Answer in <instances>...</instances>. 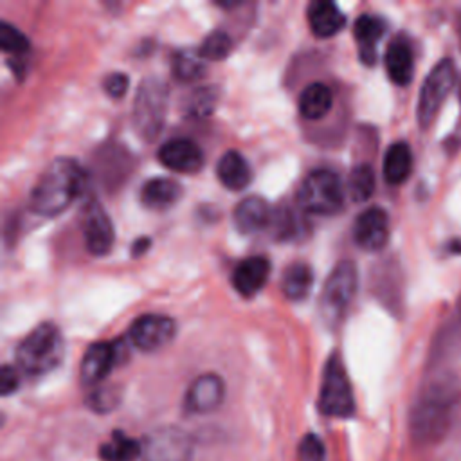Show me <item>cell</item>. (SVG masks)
I'll use <instances>...</instances> for the list:
<instances>
[{
    "instance_id": "obj_27",
    "label": "cell",
    "mask_w": 461,
    "mask_h": 461,
    "mask_svg": "<svg viewBox=\"0 0 461 461\" xmlns=\"http://www.w3.org/2000/svg\"><path fill=\"white\" fill-rule=\"evenodd\" d=\"M171 68L176 79L180 81H194L205 70V59L202 58L200 50L182 49L173 56Z\"/></svg>"
},
{
    "instance_id": "obj_4",
    "label": "cell",
    "mask_w": 461,
    "mask_h": 461,
    "mask_svg": "<svg viewBox=\"0 0 461 461\" xmlns=\"http://www.w3.org/2000/svg\"><path fill=\"white\" fill-rule=\"evenodd\" d=\"M295 200L304 214L331 216L339 212L344 205L342 180L331 169H312L299 184Z\"/></svg>"
},
{
    "instance_id": "obj_34",
    "label": "cell",
    "mask_w": 461,
    "mask_h": 461,
    "mask_svg": "<svg viewBox=\"0 0 461 461\" xmlns=\"http://www.w3.org/2000/svg\"><path fill=\"white\" fill-rule=\"evenodd\" d=\"M216 104V90L212 86H205L196 90L191 97H189V110L196 115H207L209 112H212Z\"/></svg>"
},
{
    "instance_id": "obj_20",
    "label": "cell",
    "mask_w": 461,
    "mask_h": 461,
    "mask_svg": "<svg viewBox=\"0 0 461 461\" xmlns=\"http://www.w3.org/2000/svg\"><path fill=\"white\" fill-rule=\"evenodd\" d=\"M216 176L223 187L230 191H241L252 180V169L249 160L236 149L225 151L216 164Z\"/></svg>"
},
{
    "instance_id": "obj_12",
    "label": "cell",
    "mask_w": 461,
    "mask_h": 461,
    "mask_svg": "<svg viewBox=\"0 0 461 461\" xmlns=\"http://www.w3.org/2000/svg\"><path fill=\"white\" fill-rule=\"evenodd\" d=\"M351 232L353 241L362 250H380L389 240V216L382 207H367L355 218Z\"/></svg>"
},
{
    "instance_id": "obj_6",
    "label": "cell",
    "mask_w": 461,
    "mask_h": 461,
    "mask_svg": "<svg viewBox=\"0 0 461 461\" xmlns=\"http://www.w3.org/2000/svg\"><path fill=\"white\" fill-rule=\"evenodd\" d=\"M167 108V86L158 77L140 81L133 101V126L146 140L160 131Z\"/></svg>"
},
{
    "instance_id": "obj_26",
    "label": "cell",
    "mask_w": 461,
    "mask_h": 461,
    "mask_svg": "<svg viewBox=\"0 0 461 461\" xmlns=\"http://www.w3.org/2000/svg\"><path fill=\"white\" fill-rule=\"evenodd\" d=\"M140 456V443L121 430H115L110 441L103 443L99 448V457L103 461H133Z\"/></svg>"
},
{
    "instance_id": "obj_23",
    "label": "cell",
    "mask_w": 461,
    "mask_h": 461,
    "mask_svg": "<svg viewBox=\"0 0 461 461\" xmlns=\"http://www.w3.org/2000/svg\"><path fill=\"white\" fill-rule=\"evenodd\" d=\"M411 169H412V151L409 144L403 140L393 142L384 155L382 171H384L385 182L391 185H400L409 178Z\"/></svg>"
},
{
    "instance_id": "obj_31",
    "label": "cell",
    "mask_w": 461,
    "mask_h": 461,
    "mask_svg": "<svg viewBox=\"0 0 461 461\" xmlns=\"http://www.w3.org/2000/svg\"><path fill=\"white\" fill-rule=\"evenodd\" d=\"M297 216L299 214L294 209H283L272 216V221H276V232L281 240H290L301 232V223Z\"/></svg>"
},
{
    "instance_id": "obj_1",
    "label": "cell",
    "mask_w": 461,
    "mask_h": 461,
    "mask_svg": "<svg viewBox=\"0 0 461 461\" xmlns=\"http://www.w3.org/2000/svg\"><path fill=\"white\" fill-rule=\"evenodd\" d=\"M85 182L86 176L77 160L68 157L54 158L32 185L29 207L40 216H56L83 193Z\"/></svg>"
},
{
    "instance_id": "obj_3",
    "label": "cell",
    "mask_w": 461,
    "mask_h": 461,
    "mask_svg": "<svg viewBox=\"0 0 461 461\" xmlns=\"http://www.w3.org/2000/svg\"><path fill=\"white\" fill-rule=\"evenodd\" d=\"M65 353L61 331L52 322L38 324L18 346L16 364L32 376H41L56 369Z\"/></svg>"
},
{
    "instance_id": "obj_9",
    "label": "cell",
    "mask_w": 461,
    "mask_h": 461,
    "mask_svg": "<svg viewBox=\"0 0 461 461\" xmlns=\"http://www.w3.org/2000/svg\"><path fill=\"white\" fill-rule=\"evenodd\" d=\"M193 439L176 427H162L149 432L140 443L144 461H191Z\"/></svg>"
},
{
    "instance_id": "obj_21",
    "label": "cell",
    "mask_w": 461,
    "mask_h": 461,
    "mask_svg": "<svg viewBox=\"0 0 461 461\" xmlns=\"http://www.w3.org/2000/svg\"><path fill=\"white\" fill-rule=\"evenodd\" d=\"M182 194L180 184L166 176H155L142 184L140 202L144 207L153 211H164L178 202Z\"/></svg>"
},
{
    "instance_id": "obj_35",
    "label": "cell",
    "mask_w": 461,
    "mask_h": 461,
    "mask_svg": "<svg viewBox=\"0 0 461 461\" xmlns=\"http://www.w3.org/2000/svg\"><path fill=\"white\" fill-rule=\"evenodd\" d=\"M103 88L110 97H122L128 90V76L122 72H112L104 77Z\"/></svg>"
},
{
    "instance_id": "obj_28",
    "label": "cell",
    "mask_w": 461,
    "mask_h": 461,
    "mask_svg": "<svg viewBox=\"0 0 461 461\" xmlns=\"http://www.w3.org/2000/svg\"><path fill=\"white\" fill-rule=\"evenodd\" d=\"M348 191L355 202H366L375 193V171L369 164H357L348 180Z\"/></svg>"
},
{
    "instance_id": "obj_24",
    "label": "cell",
    "mask_w": 461,
    "mask_h": 461,
    "mask_svg": "<svg viewBox=\"0 0 461 461\" xmlns=\"http://www.w3.org/2000/svg\"><path fill=\"white\" fill-rule=\"evenodd\" d=\"M333 104L331 90L324 83H310L299 94V112L304 119L315 121L324 117Z\"/></svg>"
},
{
    "instance_id": "obj_15",
    "label": "cell",
    "mask_w": 461,
    "mask_h": 461,
    "mask_svg": "<svg viewBox=\"0 0 461 461\" xmlns=\"http://www.w3.org/2000/svg\"><path fill=\"white\" fill-rule=\"evenodd\" d=\"M225 396V384L214 373H205L194 378L185 393V409L194 414L211 412L220 407Z\"/></svg>"
},
{
    "instance_id": "obj_32",
    "label": "cell",
    "mask_w": 461,
    "mask_h": 461,
    "mask_svg": "<svg viewBox=\"0 0 461 461\" xmlns=\"http://www.w3.org/2000/svg\"><path fill=\"white\" fill-rule=\"evenodd\" d=\"M117 402L119 393L115 391V387H97L86 398L88 407L95 412H108L117 405Z\"/></svg>"
},
{
    "instance_id": "obj_16",
    "label": "cell",
    "mask_w": 461,
    "mask_h": 461,
    "mask_svg": "<svg viewBox=\"0 0 461 461\" xmlns=\"http://www.w3.org/2000/svg\"><path fill=\"white\" fill-rule=\"evenodd\" d=\"M270 276V261L265 256H249L241 259L230 276L234 290L243 295L250 297L258 294Z\"/></svg>"
},
{
    "instance_id": "obj_5",
    "label": "cell",
    "mask_w": 461,
    "mask_h": 461,
    "mask_svg": "<svg viewBox=\"0 0 461 461\" xmlns=\"http://www.w3.org/2000/svg\"><path fill=\"white\" fill-rule=\"evenodd\" d=\"M357 265L349 259L339 261L326 277L319 299V315L328 328L339 326L357 294Z\"/></svg>"
},
{
    "instance_id": "obj_13",
    "label": "cell",
    "mask_w": 461,
    "mask_h": 461,
    "mask_svg": "<svg viewBox=\"0 0 461 461\" xmlns=\"http://www.w3.org/2000/svg\"><path fill=\"white\" fill-rule=\"evenodd\" d=\"M121 342L97 340L85 351L79 366V376L85 385H95L103 382L119 360Z\"/></svg>"
},
{
    "instance_id": "obj_29",
    "label": "cell",
    "mask_w": 461,
    "mask_h": 461,
    "mask_svg": "<svg viewBox=\"0 0 461 461\" xmlns=\"http://www.w3.org/2000/svg\"><path fill=\"white\" fill-rule=\"evenodd\" d=\"M198 50L203 59H211V61L225 59L232 50V38L225 31H212L211 34L205 36Z\"/></svg>"
},
{
    "instance_id": "obj_30",
    "label": "cell",
    "mask_w": 461,
    "mask_h": 461,
    "mask_svg": "<svg viewBox=\"0 0 461 461\" xmlns=\"http://www.w3.org/2000/svg\"><path fill=\"white\" fill-rule=\"evenodd\" d=\"M0 47L11 56H22L29 50L27 36L9 22L0 23Z\"/></svg>"
},
{
    "instance_id": "obj_17",
    "label": "cell",
    "mask_w": 461,
    "mask_h": 461,
    "mask_svg": "<svg viewBox=\"0 0 461 461\" xmlns=\"http://www.w3.org/2000/svg\"><path fill=\"white\" fill-rule=\"evenodd\" d=\"M272 216L274 212L263 198L247 196L236 205L232 220H234V227L241 234H254L263 230L267 225H270Z\"/></svg>"
},
{
    "instance_id": "obj_19",
    "label": "cell",
    "mask_w": 461,
    "mask_h": 461,
    "mask_svg": "<svg viewBox=\"0 0 461 461\" xmlns=\"http://www.w3.org/2000/svg\"><path fill=\"white\" fill-rule=\"evenodd\" d=\"M384 61H385L387 76L391 77L393 83L405 86L412 81L414 56H412V49L407 40L394 38L385 50Z\"/></svg>"
},
{
    "instance_id": "obj_10",
    "label": "cell",
    "mask_w": 461,
    "mask_h": 461,
    "mask_svg": "<svg viewBox=\"0 0 461 461\" xmlns=\"http://www.w3.org/2000/svg\"><path fill=\"white\" fill-rule=\"evenodd\" d=\"M79 227L85 240V245L90 254L104 256L110 252L113 245V225L104 211V207L97 202L95 196H88L79 211Z\"/></svg>"
},
{
    "instance_id": "obj_36",
    "label": "cell",
    "mask_w": 461,
    "mask_h": 461,
    "mask_svg": "<svg viewBox=\"0 0 461 461\" xmlns=\"http://www.w3.org/2000/svg\"><path fill=\"white\" fill-rule=\"evenodd\" d=\"M18 384H20V378H18V373L13 366H2V373H0V393L2 396H7L11 394L13 391L18 389Z\"/></svg>"
},
{
    "instance_id": "obj_37",
    "label": "cell",
    "mask_w": 461,
    "mask_h": 461,
    "mask_svg": "<svg viewBox=\"0 0 461 461\" xmlns=\"http://www.w3.org/2000/svg\"><path fill=\"white\" fill-rule=\"evenodd\" d=\"M148 243H149V240H148V238H140V240L135 243V247H133V254H135V256H139L142 250H146V249H148Z\"/></svg>"
},
{
    "instance_id": "obj_8",
    "label": "cell",
    "mask_w": 461,
    "mask_h": 461,
    "mask_svg": "<svg viewBox=\"0 0 461 461\" xmlns=\"http://www.w3.org/2000/svg\"><path fill=\"white\" fill-rule=\"evenodd\" d=\"M454 83L456 65L450 58H445L439 63H436L434 68L425 77L418 97V122L423 130L434 122L443 101L454 88Z\"/></svg>"
},
{
    "instance_id": "obj_25",
    "label": "cell",
    "mask_w": 461,
    "mask_h": 461,
    "mask_svg": "<svg viewBox=\"0 0 461 461\" xmlns=\"http://www.w3.org/2000/svg\"><path fill=\"white\" fill-rule=\"evenodd\" d=\"M312 286H313V270L310 268V265L303 261H295L285 268L281 277V290L286 299L301 301L308 297Z\"/></svg>"
},
{
    "instance_id": "obj_11",
    "label": "cell",
    "mask_w": 461,
    "mask_h": 461,
    "mask_svg": "<svg viewBox=\"0 0 461 461\" xmlns=\"http://www.w3.org/2000/svg\"><path fill=\"white\" fill-rule=\"evenodd\" d=\"M176 326L175 321L167 315L158 313H146L137 317L130 330L128 337L131 344L140 351H155L166 346L175 337Z\"/></svg>"
},
{
    "instance_id": "obj_2",
    "label": "cell",
    "mask_w": 461,
    "mask_h": 461,
    "mask_svg": "<svg viewBox=\"0 0 461 461\" xmlns=\"http://www.w3.org/2000/svg\"><path fill=\"white\" fill-rule=\"evenodd\" d=\"M459 387L454 378L443 376L430 382L416 400L411 412V432L418 443L430 445L443 439L450 429Z\"/></svg>"
},
{
    "instance_id": "obj_33",
    "label": "cell",
    "mask_w": 461,
    "mask_h": 461,
    "mask_svg": "<svg viewBox=\"0 0 461 461\" xmlns=\"http://www.w3.org/2000/svg\"><path fill=\"white\" fill-rule=\"evenodd\" d=\"M297 457L299 461H324L326 450L324 443L315 434H306L297 447Z\"/></svg>"
},
{
    "instance_id": "obj_14",
    "label": "cell",
    "mask_w": 461,
    "mask_h": 461,
    "mask_svg": "<svg viewBox=\"0 0 461 461\" xmlns=\"http://www.w3.org/2000/svg\"><path fill=\"white\" fill-rule=\"evenodd\" d=\"M157 157L164 167L185 175H193L203 166V151L194 140L187 137H175L166 140L158 148Z\"/></svg>"
},
{
    "instance_id": "obj_22",
    "label": "cell",
    "mask_w": 461,
    "mask_h": 461,
    "mask_svg": "<svg viewBox=\"0 0 461 461\" xmlns=\"http://www.w3.org/2000/svg\"><path fill=\"white\" fill-rule=\"evenodd\" d=\"M385 31V22L376 14H360L353 23V34L358 43L360 58L366 63H373L376 59V41L382 38Z\"/></svg>"
},
{
    "instance_id": "obj_7",
    "label": "cell",
    "mask_w": 461,
    "mask_h": 461,
    "mask_svg": "<svg viewBox=\"0 0 461 461\" xmlns=\"http://www.w3.org/2000/svg\"><path fill=\"white\" fill-rule=\"evenodd\" d=\"M319 409L326 416L348 418L355 411V398L346 369L337 355L330 357L322 373Z\"/></svg>"
},
{
    "instance_id": "obj_18",
    "label": "cell",
    "mask_w": 461,
    "mask_h": 461,
    "mask_svg": "<svg viewBox=\"0 0 461 461\" xmlns=\"http://www.w3.org/2000/svg\"><path fill=\"white\" fill-rule=\"evenodd\" d=\"M306 20L312 32L319 38L335 36L346 23L344 13L339 9L335 2L330 0H315L306 9Z\"/></svg>"
}]
</instances>
